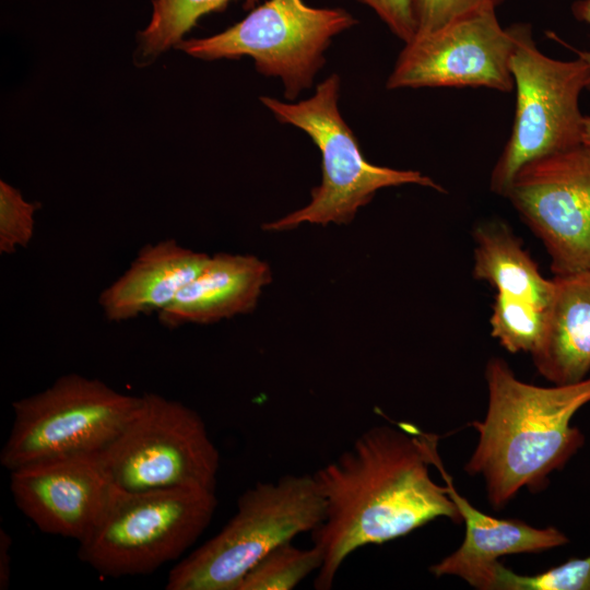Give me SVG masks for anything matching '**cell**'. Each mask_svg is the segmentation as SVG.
<instances>
[{
  "label": "cell",
  "instance_id": "1",
  "mask_svg": "<svg viewBox=\"0 0 590 590\" xmlns=\"http://www.w3.org/2000/svg\"><path fill=\"white\" fill-rule=\"evenodd\" d=\"M437 441L409 425H376L312 474L324 500L323 521L311 532L322 555L316 589H331L359 547L408 535L438 518L462 523L447 486L430 476Z\"/></svg>",
  "mask_w": 590,
  "mask_h": 590
},
{
  "label": "cell",
  "instance_id": "2",
  "mask_svg": "<svg viewBox=\"0 0 590 590\" xmlns=\"http://www.w3.org/2000/svg\"><path fill=\"white\" fill-rule=\"evenodd\" d=\"M484 376L487 409L469 424L477 441L464 471L483 479L487 502L502 510L521 489L544 491L583 447L585 435L571 421L590 403V375L538 386L520 380L505 359L491 357Z\"/></svg>",
  "mask_w": 590,
  "mask_h": 590
},
{
  "label": "cell",
  "instance_id": "3",
  "mask_svg": "<svg viewBox=\"0 0 590 590\" xmlns=\"http://www.w3.org/2000/svg\"><path fill=\"white\" fill-rule=\"evenodd\" d=\"M340 76L332 73L304 101L260 97L278 121L308 134L320 151L322 170L320 185L310 191V201L266 224L264 229L285 231L303 223L349 224L382 188L418 185L445 192L439 184L418 170L379 166L365 158L356 135L340 113Z\"/></svg>",
  "mask_w": 590,
  "mask_h": 590
},
{
  "label": "cell",
  "instance_id": "4",
  "mask_svg": "<svg viewBox=\"0 0 590 590\" xmlns=\"http://www.w3.org/2000/svg\"><path fill=\"white\" fill-rule=\"evenodd\" d=\"M324 518V500L312 474L257 482L237 500L222 530L175 565L167 590H237L245 575L271 550L312 532Z\"/></svg>",
  "mask_w": 590,
  "mask_h": 590
},
{
  "label": "cell",
  "instance_id": "5",
  "mask_svg": "<svg viewBox=\"0 0 590 590\" xmlns=\"http://www.w3.org/2000/svg\"><path fill=\"white\" fill-rule=\"evenodd\" d=\"M217 507L215 491L127 492L113 486L79 558L98 574L146 575L180 557L203 533Z\"/></svg>",
  "mask_w": 590,
  "mask_h": 590
},
{
  "label": "cell",
  "instance_id": "6",
  "mask_svg": "<svg viewBox=\"0 0 590 590\" xmlns=\"http://www.w3.org/2000/svg\"><path fill=\"white\" fill-rule=\"evenodd\" d=\"M97 458L121 491L216 488L220 453L204 421L157 393L140 396L131 418Z\"/></svg>",
  "mask_w": 590,
  "mask_h": 590
},
{
  "label": "cell",
  "instance_id": "7",
  "mask_svg": "<svg viewBox=\"0 0 590 590\" xmlns=\"http://www.w3.org/2000/svg\"><path fill=\"white\" fill-rule=\"evenodd\" d=\"M510 71L516 107L510 137L495 163L489 189L503 196L524 163L582 144L579 97L590 82L586 61L558 60L536 46L529 23H514Z\"/></svg>",
  "mask_w": 590,
  "mask_h": 590
},
{
  "label": "cell",
  "instance_id": "8",
  "mask_svg": "<svg viewBox=\"0 0 590 590\" xmlns=\"http://www.w3.org/2000/svg\"><path fill=\"white\" fill-rule=\"evenodd\" d=\"M140 402L79 374L12 403L13 422L0 452L9 471L74 456L97 455L121 432Z\"/></svg>",
  "mask_w": 590,
  "mask_h": 590
},
{
  "label": "cell",
  "instance_id": "9",
  "mask_svg": "<svg viewBox=\"0 0 590 590\" xmlns=\"http://www.w3.org/2000/svg\"><path fill=\"white\" fill-rule=\"evenodd\" d=\"M356 23L342 8H317L304 0H267L223 32L182 39L176 48L203 60L250 57L260 74L282 81L284 96L294 102L311 87L332 38Z\"/></svg>",
  "mask_w": 590,
  "mask_h": 590
},
{
  "label": "cell",
  "instance_id": "10",
  "mask_svg": "<svg viewBox=\"0 0 590 590\" xmlns=\"http://www.w3.org/2000/svg\"><path fill=\"white\" fill-rule=\"evenodd\" d=\"M503 197L542 241L554 275L590 268V149L583 144L518 168Z\"/></svg>",
  "mask_w": 590,
  "mask_h": 590
},
{
  "label": "cell",
  "instance_id": "11",
  "mask_svg": "<svg viewBox=\"0 0 590 590\" xmlns=\"http://www.w3.org/2000/svg\"><path fill=\"white\" fill-rule=\"evenodd\" d=\"M514 47V26L503 27L496 10L472 13L404 43L386 87H486L509 93Z\"/></svg>",
  "mask_w": 590,
  "mask_h": 590
},
{
  "label": "cell",
  "instance_id": "12",
  "mask_svg": "<svg viewBox=\"0 0 590 590\" xmlns=\"http://www.w3.org/2000/svg\"><path fill=\"white\" fill-rule=\"evenodd\" d=\"M19 510L42 532L81 542L101 517L113 485L97 455L42 461L10 471Z\"/></svg>",
  "mask_w": 590,
  "mask_h": 590
},
{
  "label": "cell",
  "instance_id": "13",
  "mask_svg": "<svg viewBox=\"0 0 590 590\" xmlns=\"http://www.w3.org/2000/svg\"><path fill=\"white\" fill-rule=\"evenodd\" d=\"M434 467L440 472L465 527L460 546L429 567L435 577L453 576L475 589L494 590L500 557L542 553L569 543L566 533L556 527L538 528L520 519L484 514L458 493L438 452Z\"/></svg>",
  "mask_w": 590,
  "mask_h": 590
},
{
  "label": "cell",
  "instance_id": "14",
  "mask_svg": "<svg viewBox=\"0 0 590 590\" xmlns=\"http://www.w3.org/2000/svg\"><path fill=\"white\" fill-rule=\"evenodd\" d=\"M271 281L269 266L251 255L219 252L158 312L162 324H206L251 311Z\"/></svg>",
  "mask_w": 590,
  "mask_h": 590
},
{
  "label": "cell",
  "instance_id": "15",
  "mask_svg": "<svg viewBox=\"0 0 590 590\" xmlns=\"http://www.w3.org/2000/svg\"><path fill=\"white\" fill-rule=\"evenodd\" d=\"M209 258L174 239L146 245L123 274L101 293L99 305L106 318L120 322L160 312L200 273Z\"/></svg>",
  "mask_w": 590,
  "mask_h": 590
},
{
  "label": "cell",
  "instance_id": "16",
  "mask_svg": "<svg viewBox=\"0 0 590 590\" xmlns=\"http://www.w3.org/2000/svg\"><path fill=\"white\" fill-rule=\"evenodd\" d=\"M545 328L530 354L553 385L578 382L590 373V268L554 275Z\"/></svg>",
  "mask_w": 590,
  "mask_h": 590
},
{
  "label": "cell",
  "instance_id": "17",
  "mask_svg": "<svg viewBox=\"0 0 590 590\" xmlns=\"http://www.w3.org/2000/svg\"><path fill=\"white\" fill-rule=\"evenodd\" d=\"M473 237V276L489 283L496 292L518 296L547 308L552 279H545L521 239L504 222L479 224Z\"/></svg>",
  "mask_w": 590,
  "mask_h": 590
},
{
  "label": "cell",
  "instance_id": "18",
  "mask_svg": "<svg viewBox=\"0 0 590 590\" xmlns=\"http://www.w3.org/2000/svg\"><path fill=\"white\" fill-rule=\"evenodd\" d=\"M231 1L152 0L151 19L137 35V63H151L162 52L176 47L203 15L222 11ZM258 2L244 0V8L252 10Z\"/></svg>",
  "mask_w": 590,
  "mask_h": 590
},
{
  "label": "cell",
  "instance_id": "19",
  "mask_svg": "<svg viewBox=\"0 0 590 590\" xmlns=\"http://www.w3.org/2000/svg\"><path fill=\"white\" fill-rule=\"evenodd\" d=\"M322 555L316 545L308 548L284 542L264 555L241 579L237 590H291L318 571Z\"/></svg>",
  "mask_w": 590,
  "mask_h": 590
},
{
  "label": "cell",
  "instance_id": "20",
  "mask_svg": "<svg viewBox=\"0 0 590 590\" xmlns=\"http://www.w3.org/2000/svg\"><path fill=\"white\" fill-rule=\"evenodd\" d=\"M546 309L532 302L496 292L489 319L491 334L509 353H532L545 328Z\"/></svg>",
  "mask_w": 590,
  "mask_h": 590
},
{
  "label": "cell",
  "instance_id": "21",
  "mask_svg": "<svg viewBox=\"0 0 590 590\" xmlns=\"http://www.w3.org/2000/svg\"><path fill=\"white\" fill-rule=\"evenodd\" d=\"M494 590H590V554L535 575L517 574L500 563Z\"/></svg>",
  "mask_w": 590,
  "mask_h": 590
},
{
  "label": "cell",
  "instance_id": "22",
  "mask_svg": "<svg viewBox=\"0 0 590 590\" xmlns=\"http://www.w3.org/2000/svg\"><path fill=\"white\" fill-rule=\"evenodd\" d=\"M36 205L4 180L0 181V252L13 253L26 247L34 234Z\"/></svg>",
  "mask_w": 590,
  "mask_h": 590
},
{
  "label": "cell",
  "instance_id": "23",
  "mask_svg": "<svg viewBox=\"0 0 590 590\" xmlns=\"http://www.w3.org/2000/svg\"><path fill=\"white\" fill-rule=\"evenodd\" d=\"M504 1L505 0H413L416 34L435 31L455 20L472 13L485 10H497Z\"/></svg>",
  "mask_w": 590,
  "mask_h": 590
},
{
  "label": "cell",
  "instance_id": "24",
  "mask_svg": "<svg viewBox=\"0 0 590 590\" xmlns=\"http://www.w3.org/2000/svg\"><path fill=\"white\" fill-rule=\"evenodd\" d=\"M369 7L403 43L416 34L413 0H358Z\"/></svg>",
  "mask_w": 590,
  "mask_h": 590
},
{
  "label": "cell",
  "instance_id": "25",
  "mask_svg": "<svg viewBox=\"0 0 590 590\" xmlns=\"http://www.w3.org/2000/svg\"><path fill=\"white\" fill-rule=\"evenodd\" d=\"M11 538L5 530H0V589L5 590L10 579Z\"/></svg>",
  "mask_w": 590,
  "mask_h": 590
},
{
  "label": "cell",
  "instance_id": "26",
  "mask_svg": "<svg viewBox=\"0 0 590 590\" xmlns=\"http://www.w3.org/2000/svg\"><path fill=\"white\" fill-rule=\"evenodd\" d=\"M574 16L590 25V0H577L571 5ZM578 57L582 58L590 70V51L576 50ZM588 90H590V82Z\"/></svg>",
  "mask_w": 590,
  "mask_h": 590
},
{
  "label": "cell",
  "instance_id": "27",
  "mask_svg": "<svg viewBox=\"0 0 590 590\" xmlns=\"http://www.w3.org/2000/svg\"><path fill=\"white\" fill-rule=\"evenodd\" d=\"M582 144L590 149V116L583 118Z\"/></svg>",
  "mask_w": 590,
  "mask_h": 590
}]
</instances>
